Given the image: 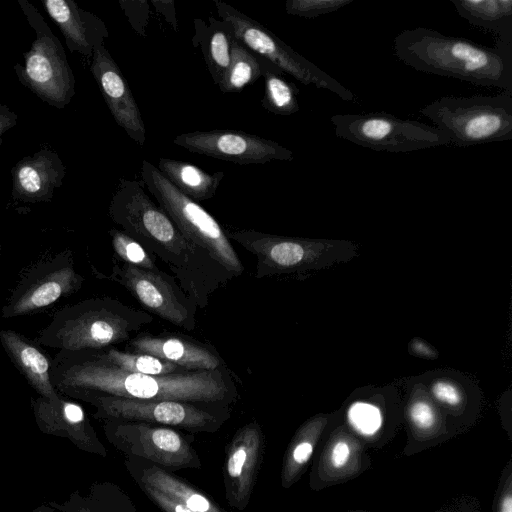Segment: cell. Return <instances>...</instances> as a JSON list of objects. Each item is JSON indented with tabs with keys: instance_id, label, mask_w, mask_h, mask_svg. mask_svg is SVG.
Returning a JSON list of instances; mask_svg holds the SVG:
<instances>
[{
	"instance_id": "30bf717a",
	"label": "cell",
	"mask_w": 512,
	"mask_h": 512,
	"mask_svg": "<svg viewBox=\"0 0 512 512\" xmlns=\"http://www.w3.org/2000/svg\"><path fill=\"white\" fill-rule=\"evenodd\" d=\"M30 26L36 32L24 66L16 67L21 81L52 106L63 108L75 94V78L59 39L42 15L26 0H19Z\"/></svg>"
},
{
	"instance_id": "5bb4252c",
	"label": "cell",
	"mask_w": 512,
	"mask_h": 512,
	"mask_svg": "<svg viewBox=\"0 0 512 512\" xmlns=\"http://www.w3.org/2000/svg\"><path fill=\"white\" fill-rule=\"evenodd\" d=\"M173 143L193 153L240 165L294 159L291 150L275 141L232 129L182 133Z\"/></svg>"
},
{
	"instance_id": "4316f807",
	"label": "cell",
	"mask_w": 512,
	"mask_h": 512,
	"mask_svg": "<svg viewBox=\"0 0 512 512\" xmlns=\"http://www.w3.org/2000/svg\"><path fill=\"white\" fill-rule=\"evenodd\" d=\"M157 168L180 192L196 202L213 198L224 177L222 171L208 173L191 163L170 158H160Z\"/></svg>"
},
{
	"instance_id": "4dcf8cb0",
	"label": "cell",
	"mask_w": 512,
	"mask_h": 512,
	"mask_svg": "<svg viewBox=\"0 0 512 512\" xmlns=\"http://www.w3.org/2000/svg\"><path fill=\"white\" fill-rule=\"evenodd\" d=\"M264 96L261 105L270 113L288 116L299 111L298 87L288 81L283 72L268 63L264 73Z\"/></svg>"
},
{
	"instance_id": "d590c367",
	"label": "cell",
	"mask_w": 512,
	"mask_h": 512,
	"mask_svg": "<svg viewBox=\"0 0 512 512\" xmlns=\"http://www.w3.org/2000/svg\"><path fill=\"white\" fill-rule=\"evenodd\" d=\"M119 3L134 31L141 36H145L149 21L148 1L120 0Z\"/></svg>"
},
{
	"instance_id": "d6a6232c",
	"label": "cell",
	"mask_w": 512,
	"mask_h": 512,
	"mask_svg": "<svg viewBox=\"0 0 512 512\" xmlns=\"http://www.w3.org/2000/svg\"><path fill=\"white\" fill-rule=\"evenodd\" d=\"M112 247L117 260L147 270L157 271L160 268L156 259L134 238L120 229H111Z\"/></svg>"
},
{
	"instance_id": "1f68e13d",
	"label": "cell",
	"mask_w": 512,
	"mask_h": 512,
	"mask_svg": "<svg viewBox=\"0 0 512 512\" xmlns=\"http://www.w3.org/2000/svg\"><path fill=\"white\" fill-rule=\"evenodd\" d=\"M100 352L109 363L128 372L160 376L187 371L150 354L120 351L116 348L101 350Z\"/></svg>"
},
{
	"instance_id": "e0dca14e",
	"label": "cell",
	"mask_w": 512,
	"mask_h": 512,
	"mask_svg": "<svg viewBox=\"0 0 512 512\" xmlns=\"http://www.w3.org/2000/svg\"><path fill=\"white\" fill-rule=\"evenodd\" d=\"M370 466L366 444L350 430L340 428L323 444L315 457L309 485L318 491L352 480Z\"/></svg>"
},
{
	"instance_id": "484cf974",
	"label": "cell",
	"mask_w": 512,
	"mask_h": 512,
	"mask_svg": "<svg viewBox=\"0 0 512 512\" xmlns=\"http://www.w3.org/2000/svg\"><path fill=\"white\" fill-rule=\"evenodd\" d=\"M327 424L324 416H317L305 422L292 437L284 453L281 468V486L285 489L294 485L304 474L318 446Z\"/></svg>"
},
{
	"instance_id": "d4e9b609",
	"label": "cell",
	"mask_w": 512,
	"mask_h": 512,
	"mask_svg": "<svg viewBox=\"0 0 512 512\" xmlns=\"http://www.w3.org/2000/svg\"><path fill=\"white\" fill-rule=\"evenodd\" d=\"M47 505L59 512H137L129 496L110 482L93 483L86 493L77 489L63 502Z\"/></svg>"
},
{
	"instance_id": "83f0119b",
	"label": "cell",
	"mask_w": 512,
	"mask_h": 512,
	"mask_svg": "<svg viewBox=\"0 0 512 512\" xmlns=\"http://www.w3.org/2000/svg\"><path fill=\"white\" fill-rule=\"evenodd\" d=\"M471 25L493 31L498 41L512 45V0H450Z\"/></svg>"
},
{
	"instance_id": "f6af8a7d",
	"label": "cell",
	"mask_w": 512,
	"mask_h": 512,
	"mask_svg": "<svg viewBox=\"0 0 512 512\" xmlns=\"http://www.w3.org/2000/svg\"><path fill=\"white\" fill-rule=\"evenodd\" d=\"M0 251H1V248H0Z\"/></svg>"
},
{
	"instance_id": "7c38bea8",
	"label": "cell",
	"mask_w": 512,
	"mask_h": 512,
	"mask_svg": "<svg viewBox=\"0 0 512 512\" xmlns=\"http://www.w3.org/2000/svg\"><path fill=\"white\" fill-rule=\"evenodd\" d=\"M125 288L145 311L184 330L196 328V303L172 275L139 268L116 259L105 277Z\"/></svg>"
},
{
	"instance_id": "7a4b0ae2",
	"label": "cell",
	"mask_w": 512,
	"mask_h": 512,
	"mask_svg": "<svg viewBox=\"0 0 512 512\" xmlns=\"http://www.w3.org/2000/svg\"><path fill=\"white\" fill-rule=\"evenodd\" d=\"M108 213L122 231L167 265L198 308L204 309L210 296L232 279L215 260L183 236L145 192L142 181L121 178Z\"/></svg>"
},
{
	"instance_id": "3957f363",
	"label": "cell",
	"mask_w": 512,
	"mask_h": 512,
	"mask_svg": "<svg viewBox=\"0 0 512 512\" xmlns=\"http://www.w3.org/2000/svg\"><path fill=\"white\" fill-rule=\"evenodd\" d=\"M394 52L405 65L424 73L512 92V45L495 47L418 27L400 32Z\"/></svg>"
},
{
	"instance_id": "836d02e7",
	"label": "cell",
	"mask_w": 512,
	"mask_h": 512,
	"mask_svg": "<svg viewBox=\"0 0 512 512\" xmlns=\"http://www.w3.org/2000/svg\"><path fill=\"white\" fill-rule=\"evenodd\" d=\"M348 422L358 437L374 441L382 425V416L375 405L355 402L348 410Z\"/></svg>"
},
{
	"instance_id": "ab89813d",
	"label": "cell",
	"mask_w": 512,
	"mask_h": 512,
	"mask_svg": "<svg viewBox=\"0 0 512 512\" xmlns=\"http://www.w3.org/2000/svg\"><path fill=\"white\" fill-rule=\"evenodd\" d=\"M154 8L165 17L166 21L177 31V20L175 15L174 1L151 0Z\"/></svg>"
},
{
	"instance_id": "cb8c5ba5",
	"label": "cell",
	"mask_w": 512,
	"mask_h": 512,
	"mask_svg": "<svg viewBox=\"0 0 512 512\" xmlns=\"http://www.w3.org/2000/svg\"><path fill=\"white\" fill-rule=\"evenodd\" d=\"M194 47H199L215 84L224 76L231 61L232 44L236 37L232 26L224 20L208 17L194 19Z\"/></svg>"
},
{
	"instance_id": "ac0fdd59",
	"label": "cell",
	"mask_w": 512,
	"mask_h": 512,
	"mask_svg": "<svg viewBox=\"0 0 512 512\" xmlns=\"http://www.w3.org/2000/svg\"><path fill=\"white\" fill-rule=\"evenodd\" d=\"M31 410L39 430L64 437L78 449L101 457L107 449L100 441L82 406L60 396L54 401L41 396L31 397Z\"/></svg>"
},
{
	"instance_id": "2e32d148",
	"label": "cell",
	"mask_w": 512,
	"mask_h": 512,
	"mask_svg": "<svg viewBox=\"0 0 512 512\" xmlns=\"http://www.w3.org/2000/svg\"><path fill=\"white\" fill-rule=\"evenodd\" d=\"M90 68L115 122L133 141L144 145L146 129L140 108L123 73L104 45L94 49Z\"/></svg>"
},
{
	"instance_id": "9c48e42d",
	"label": "cell",
	"mask_w": 512,
	"mask_h": 512,
	"mask_svg": "<svg viewBox=\"0 0 512 512\" xmlns=\"http://www.w3.org/2000/svg\"><path fill=\"white\" fill-rule=\"evenodd\" d=\"M330 122L337 137L374 151L407 153L450 144L435 126L385 112L336 114Z\"/></svg>"
},
{
	"instance_id": "f1b7e54d",
	"label": "cell",
	"mask_w": 512,
	"mask_h": 512,
	"mask_svg": "<svg viewBox=\"0 0 512 512\" xmlns=\"http://www.w3.org/2000/svg\"><path fill=\"white\" fill-rule=\"evenodd\" d=\"M269 62L248 50L235 39L232 44L231 61L221 81L217 84L224 93H236L263 76Z\"/></svg>"
},
{
	"instance_id": "f546056e",
	"label": "cell",
	"mask_w": 512,
	"mask_h": 512,
	"mask_svg": "<svg viewBox=\"0 0 512 512\" xmlns=\"http://www.w3.org/2000/svg\"><path fill=\"white\" fill-rule=\"evenodd\" d=\"M411 441L406 444L404 454L412 455L435 445L443 432L441 417L435 407L425 400H416L408 408Z\"/></svg>"
},
{
	"instance_id": "ee69618b",
	"label": "cell",
	"mask_w": 512,
	"mask_h": 512,
	"mask_svg": "<svg viewBox=\"0 0 512 512\" xmlns=\"http://www.w3.org/2000/svg\"><path fill=\"white\" fill-rule=\"evenodd\" d=\"M344 512H369V511H363V510H350V511H344Z\"/></svg>"
},
{
	"instance_id": "9a60e30c",
	"label": "cell",
	"mask_w": 512,
	"mask_h": 512,
	"mask_svg": "<svg viewBox=\"0 0 512 512\" xmlns=\"http://www.w3.org/2000/svg\"><path fill=\"white\" fill-rule=\"evenodd\" d=\"M264 449V434L256 421L240 427L225 448V497L229 506L238 511L245 510L250 502Z\"/></svg>"
},
{
	"instance_id": "e575fe53",
	"label": "cell",
	"mask_w": 512,
	"mask_h": 512,
	"mask_svg": "<svg viewBox=\"0 0 512 512\" xmlns=\"http://www.w3.org/2000/svg\"><path fill=\"white\" fill-rule=\"evenodd\" d=\"M354 0H288L285 2L287 14L302 18H316L351 4Z\"/></svg>"
},
{
	"instance_id": "603a6c76",
	"label": "cell",
	"mask_w": 512,
	"mask_h": 512,
	"mask_svg": "<svg viewBox=\"0 0 512 512\" xmlns=\"http://www.w3.org/2000/svg\"><path fill=\"white\" fill-rule=\"evenodd\" d=\"M0 342L38 396L50 401L61 396L51 382V359L34 342L12 330H1Z\"/></svg>"
},
{
	"instance_id": "74e56055",
	"label": "cell",
	"mask_w": 512,
	"mask_h": 512,
	"mask_svg": "<svg viewBox=\"0 0 512 512\" xmlns=\"http://www.w3.org/2000/svg\"><path fill=\"white\" fill-rule=\"evenodd\" d=\"M138 486L145 493V495L163 512H194L185 505L172 500L162 492L149 485L140 483Z\"/></svg>"
},
{
	"instance_id": "7bdbcfd3",
	"label": "cell",
	"mask_w": 512,
	"mask_h": 512,
	"mask_svg": "<svg viewBox=\"0 0 512 512\" xmlns=\"http://www.w3.org/2000/svg\"><path fill=\"white\" fill-rule=\"evenodd\" d=\"M33 512H55V510L47 504H42V505L37 506L33 510Z\"/></svg>"
},
{
	"instance_id": "60d3db41",
	"label": "cell",
	"mask_w": 512,
	"mask_h": 512,
	"mask_svg": "<svg viewBox=\"0 0 512 512\" xmlns=\"http://www.w3.org/2000/svg\"><path fill=\"white\" fill-rule=\"evenodd\" d=\"M17 116L8 107L0 104V143L2 135L16 124Z\"/></svg>"
},
{
	"instance_id": "8992f818",
	"label": "cell",
	"mask_w": 512,
	"mask_h": 512,
	"mask_svg": "<svg viewBox=\"0 0 512 512\" xmlns=\"http://www.w3.org/2000/svg\"><path fill=\"white\" fill-rule=\"evenodd\" d=\"M140 175L148 192L189 242L207 253L232 278L243 273L244 266L226 231L204 207L180 192L147 160L142 162Z\"/></svg>"
},
{
	"instance_id": "f35d334b",
	"label": "cell",
	"mask_w": 512,
	"mask_h": 512,
	"mask_svg": "<svg viewBox=\"0 0 512 512\" xmlns=\"http://www.w3.org/2000/svg\"><path fill=\"white\" fill-rule=\"evenodd\" d=\"M431 392L439 402L449 407H458L462 402L460 391L449 382H435L431 387Z\"/></svg>"
},
{
	"instance_id": "ba28073f",
	"label": "cell",
	"mask_w": 512,
	"mask_h": 512,
	"mask_svg": "<svg viewBox=\"0 0 512 512\" xmlns=\"http://www.w3.org/2000/svg\"><path fill=\"white\" fill-rule=\"evenodd\" d=\"M214 4L220 19L232 26L235 37L248 50L304 85L330 91L344 101L357 100L352 91L296 52L261 23L223 1L214 0Z\"/></svg>"
},
{
	"instance_id": "ffe728a7",
	"label": "cell",
	"mask_w": 512,
	"mask_h": 512,
	"mask_svg": "<svg viewBox=\"0 0 512 512\" xmlns=\"http://www.w3.org/2000/svg\"><path fill=\"white\" fill-rule=\"evenodd\" d=\"M124 465L137 484L149 485L194 512H228L198 488L145 459L126 456Z\"/></svg>"
},
{
	"instance_id": "277c9868",
	"label": "cell",
	"mask_w": 512,
	"mask_h": 512,
	"mask_svg": "<svg viewBox=\"0 0 512 512\" xmlns=\"http://www.w3.org/2000/svg\"><path fill=\"white\" fill-rule=\"evenodd\" d=\"M153 320L117 298H87L58 310L36 343L58 350H107L128 342Z\"/></svg>"
},
{
	"instance_id": "8fae6325",
	"label": "cell",
	"mask_w": 512,
	"mask_h": 512,
	"mask_svg": "<svg viewBox=\"0 0 512 512\" xmlns=\"http://www.w3.org/2000/svg\"><path fill=\"white\" fill-rule=\"evenodd\" d=\"M108 442L126 456L145 459L163 469H198L202 463L194 447V437L174 428L126 420H102Z\"/></svg>"
},
{
	"instance_id": "5b68a950",
	"label": "cell",
	"mask_w": 512,
	"mask_h": 512,
	"mask_svg": "<svg viewBox=\"0 0 512 512\" xmlns=\"http://www.w3.org/2000/svg\"><path fill=\"white\" fill-rule=\"evenodd\" d=\"M420 113L443 131L450 144L473 146L512 139V92L443 96Z\"/></svg>"
},
{
	"instance_id": "d6986e66",
	"label": "cell",
	"mask_w": 512,
	"mask_h": 512,
	"mask_svg": "<svg viewBox=\"0 0 512 512\" xmlns=\"http://www.w3.org/2000/svg\"><path fill=\"white\" fill-rule=\"evenodd\" d=\"M127 347L132 352L150 354L186 370L228 367L211 345L181 335L138 333L128 341Z\"/></svg>"
},
{
	"instance_id": "44dd1931",
	"label": "cell",
	"mask_w": 512,
	"mask_h": 512,
	"mask_svg": "<svg viewBox=\"0 0 512 512\" xmlns=\"http://www.w3.org/2000/svg\"><path fill=\"white\" fill-rule=\"evenodd\" d=\"M43 3L59 26L70 51L92 57L94 49L104 45L108 30L99 17L79 8L71 0H45Z\"/></svg>"
},
{
	"instance_id": "7402d4cb",
	"label": "cell",
	"mask_w": 512,
	"mask_h": 512,
	"mask_svg": "<svg viewBox=\"0 0 512 512\" xmlns=\"http://www.w3.org/2000/svg\"><path fill=\"white\" fill-rule=\"evenodd\" d=\"M64 175L65 167L56 153L38 152L15 167L13 194L22 201H47Z\"/></svg>"
},
{
	"instance_id": "4fadbf2b",
	"label": "cell",
	"mask_w": 512,
	"mask_h": 512,
	"mask_svg": "<svg viewBox=\"0 0 512 512\" xmlns=\"http://www.w3.org/2000/svg\"><path fill=\"white\" fill-rule=\"evenodd\" d=\"M83 277L75 271L69 251L30 269L3 306L4 318L37 312L79 290Z\"/></svg>"
},
{
	"instance_id": "6da1fadb",
	"label": "cell",
	"mask_w": 512,
	"mask_h": 512,
	"mask_svg": "<svg viewBox=\"0 0 512 512\" xmlns=\"http://www.w3.org/2000/svg\"><path fill=\"white\" fill-rule=\"evenodd\" d=\"M101 350H59L51 359L50 378L62 396L86 401L112 396L142 401L175 400L233 407L239 390L229 368L147 375L121 370Z\"/></svg>"
},
{
	"instance_id": "52a82bcc",
	"label": "cell",
	"mask_w": 512,
	"mask_h": 512,
	"mask_svg": "<svg viewBox=\"0 0 512 512\" xmlns=\"http://www.w3.org/2000/svg\"><path fill=\"white\" fill-rule=\"evenodd\" d=\"M95 408L94 417L102 420L140 421L191 434L215 433L231 417L228 405L175 400L142 401L99 396L85 401Z\"/></svg>"
},
{
	"instance_id": "8d00e7d4",
	"label": "cell",
	"mask_w": 512,
	"mask_h": 512,
	"mask_svg": "<svg viewBox=\"0 0 512 512\" xmlns=\"http://www.w3.org/2000/svg\"><path fill=\"white\" fill-rule=\"evenodd\" d=\"M496 512H512V462L503 470L496 497Z\"/></svg>"
},
{
	"instance_id": "b9f144b4",
	"label": "cell",
	"mask_w": 512,
	"mask_h": 512,
	"mask_svg": "<svg viewBox=\"0 0 512 512\" xmlns=\"http://www.w3.org/2000/svg\"><path fill=\"white\" fill-rule=\"evenodd\" d=\"M411 349L414 354L420 357L432 359L437 356V353L434 351V349L428 346L425 342H422L420 339L413 340L411 343Z\"/></svg>"
}]
</instances>
